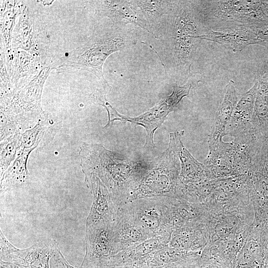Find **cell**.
Masks as SVG:
<instances>
[{
	"label": "cell",
	"instance_id": "obj_1",
	"mask_svg": "<svg viewBox=\"0 0 268 268\" xmlns=\"http://www.w3.org/2000/svg\"><path fill=\"white\" fill-rule=\"evenodd\" d=\"M79 155L84 176H97L117 205L127 201L147 168L148 163L132 161L100 144L83 142Z\"/></svg>",
	"mask_w": 268,
	"mask_h": 268
},
{
	"label": "cell",
	"instance_id": "obj_2",
	"mask_svg": "<svg viewBox=\"0 0 268 268\" xmlns=\"http://www.w3.org/2000/svg\"><path fill=\"white\" fill-rule=\"evenodd\" d=\"M193 8L206 31L231 28H252L268 23L261 0H198Z\"/></svg>",
	"mask_w": 268,
	"mask_h": 268
},
{
	"label": "cell",
	"instance_id": "obj_3",
	"mask_svg": "<svg viewBox=\"0 0 268 268\" xmlns=\"http://www.w3.org/2000/svg\"><path fill=\"white\" fill-rule=\"evenodd\" d=\"M125 46V42L120 37L96 32L60 60L54 68L58 73L87 71L94 74L106 89L109 85L103 75L104 63L111 54L122 50Z\"/></svg>",
	"mask_w": 268,
	"mask_h": 268
},
{
	"label": "cell",
	"instance_id": "obj_4",
	"mask_svg": "<svg viewBox=\"0 0 268 268\" xmlns=\"http://www.w3.org/2000/svg\"><path fill=\"white\" fill-rule=\"evenodd\" d=\"M175 150L168 145L159 156L148 163L146 171L126 202L154 197L176 198L181 168Z\"/></svg>",
	"mask_w": 268,
	"mask_h": 268
},
{
	"label": "cell",
	"instance_id": "obj_5",
	"mask_svg": "<svg viewBox=\"0 0 268 268\" xmlns=\"http://www.w3.org/2000/svg\"><path fill=\"white\" fill-rule=\"evenodd\" d=\"M127 203L135 221L152 237L174 231L173 197L146 198Z\"/></svg>",
	"mask_w": 268,
	"mask_h": 268
},
{
	"label": "cell",
	"instance_id": "obj_6",
	"mask_svg": "<svg viewBox=\"0 0 268 268\" xmlns=\"http://www.w3.org/2000/svg\"><path fill=\"white\" fill-rule=\"evenodd\" d=\"M95 101L103 106L108 112V121L104 128L109 127L115 121L122 123L130 122L134 125L143 127L146 132V141L144 146L155 147L153 136L155 131L162 124L168 114L174 109L165 99L148 111L136 117H130L120 114L107 101L105 94L98 91L93 95Z\"/></svg>",
	"mask_w": 268,
	"mask_h": 268
},
{
	"label": "cell",
	"instance_id": "obj_7",
	"mask_svg": "<svg viewBox=\"0 0 268 268\" xmlns=\"http://www.w3.org/2000/svg\"><path fill=\"white\" fill-rule=\"evenodd\" d=\"M85 253L80 267L100 268L110 257L121 252L114 224H104L86 228Z\"/></svg>",
	"mask_w": 268,
	"mask_h": 268
},
{
	"label": "cell",
	"instance_id": "obj_8",
	"mask_svg": "<svg viewBox=\"0 0 268 268\" xmlns=\"http://www.w3.org/2000/svg\"><path fill=\"white\" fill-rule=\"evenodd\" d=\"M175 53L178 67L190 69L193 56L201 39L196 36L203 35L199 30L193 15L185 6L180 7L176 16Z\"/></svg>",
	"mask_w": 268,
	"mask_h": 268
},
{
	"label": "cell",
	"instance_id": "obj_9",
	"mask_svg": "<svg viewBox=\"0 0 268 268\" xmlns=\"http://www.w3.org/2000/svg\"><path fill=\"white\" fill-rule=\"evenodd\" d=\"M238 102L234 82L230 80L226 87L223 101L219 107L214 121L208 143L209 152L205 164H209L218 157L227 147L229 142H224L222 137Z\"/></svg>",
	"mask_w": 268,
	"mask_h": 268
},
{
	"label": "cell",
	"instance_id": "obj_10",
	"mask_svg": "<svg viewBox=\"0 0 268 268\" xmlns=\"http://www.w3.org/2000/svg\"><path fill=\"white\" fill-rule=\"evenodd\" d=\"M84 182L92 193L93 199L86 221V228L100 224H114L117 205L108 190L94 175L84 176Z\"/></svg>",
	"mask_w": 268,
	"mask_h": 268
},
{
	"label": "cell",
	"instance_id": "obj_11",
	"mask_svg": "<svg viewBox=\"0 0 268 268\" xmlns=\"http://www.w3.org/2000/svg\"><path fill=\"white\" fill-rule=\"evenodd\" d=\"M171 234L156 236L126 249L108 258L101 268L122 265L147 267L146 263L158 250L169 245Z\"/></svg>",
	"mask_w": 268,
	"mask_h": 268
},
{
	"label": "cell",
	"instance_id": "obj_12",
	"mask_svg": "<svg viewBox=\"0 0 268 268\" xmlns=\"http://www.w3.org/2000/svg\"><path fill=\"white\" fill-rule=\"evenodd\" d=\"M184 131L170 133L169 145L176 153L181 163L179 186H194L208 179L205 165L199 162L189 152L181 141Z\"/></svg>",
	"mask_w": 268,
	"mask_h": 268
},
{
	"label": "cell",
	"instance_id": "obj_13",
	"mask_svg": "<svg viewBox=\"0 0 268 268\" xmlns=\"http://www.w3.org/2000/svg\"><path fill=\"white\" fill-rule=\"evenodd\" d=\"M96 1V13L100 17H108L114 23L137 25L147 31L148 24L134 1L97 0Z\"/></svg>",
	"mask_w": 268,
	"mask_h": 268
},
{
	"label": "cell",
	"instance_id": "obj_14",
	"mask_svg": "<svg viewBox=\"0 0 268 268\" xmlns=\"http://www.w3.org/2000/svg\"><path fill=\"white\" fill-rule=\"evenodd\" d=\"M114 229L121 251L152 238L135 221L127 203L117 206Z\"/></svg>",
	"mask_w": 268,
	"mask_h": 268
},
{
	"label": "cell",
	"instance_id": "obj_15",
	"mask_svg": "<svg viewBox=\"0 0 268 268\" xmlns=\"http://www.w3.org/2000/svg\"><path fill=\"white\" fill-rule=\"evenodd\" d=\"M196 38L218 43L233 52L241 51L250 45H261L256 32L248 27L208 30L203 35L196 36Z\"/></svg>",
	"mask_w": 268,
	"mask_h": 268
},
{
	"label": "cell",
	"instance_id": "obj_16",
	"mask_svg": "<svg viewBox=\"0 0 268 268\" xmlns=\"http://www.w3.org/2000/svg\"><path fill=\"white\" fill-rule=\"evenodd\" d=\"M258 89V82L256 81L253 86L242 95L234 108L225 134L236 137L252 129V120Z\"/></svg>",
	"mask_w": 268,
	"mask_h": 268
},
{
	"label": "cell",
	"instance_id": "obj_17",
	"mask_svg": "<svg viewBox=\"0 0 268 268\" xmlns=\"http://www.w3.org/2000/svg\"><path fill=\"white\" fill-rule=\"evenodd\" d=\"M54 241L37 243L26 249L17 248L12 262L27 268H50Z\"/></svg>",
	"mask_w": 268,
	"mask_h": 268
},
{
	"label": "cell",
	"instance_id": "obj_18",
	"mask_svg": "<svg viewBox=\"0 0 268 268\" xmlns=\"http://www.w3.org/2000/svg\"><path fill=\"white\" fill-rule=\"evenodd\" d=\"M53 122L45 112L35 126L21 134L23 149H35L49 144L55 135Z\"/></svg>",
	"mask_w": 268,
	"mask_h": 268
},
{
	"label": "cell",
	"instance_id": "obj_19",
	"mask_svg": "<svg viewBox=\"0 0 268 268\" xmlns=\"http://www.w3.org/2000/svg\"><path fill=\"white\" fill-rule=\"evenodd\" d=\"M256 79L258 82V89L252 126V129L262 133L266 131V122L268 118V70L265 66L259 71Z\"/></svg>",
	"mask_w": 268,
	"mask_h": 268
},
{
	"label": "cell",
	"instance_id": "obj_20",
	"mask_svg": "<svg viewBox=\"0 0 268 268\" xmlns=\"http://www.w3.org/2000/svg\"><path fill=\"white\" fill-rule=\"evenodd\" d=\"M33 149H23L1 177L0 192L25 183L29 176L27 168L28 157Z\"/></svg>",
	"mask_w": 268,
	"mask_h": 268
},
{
	"label": "cell",
	"instance_id": "obj_21",
	"mask_svg": "<svg viewBox=\"0 0 268 268\" xmlns=\"http://www.w3.org/2000/svg\"><path fill=\"white\" fill-rule=\"evenodd\" d=\"M22 133L0 141V177L23 150Z\"/></svg>",
	"mask_w": 268,
	"mask_h": 268
},
{
	"label": "cell",
	"instance_id": "obj_22",
	"mask_svg": "<svg viewBox=\"0 0 268 268\" xmlns=\"http://www.w3.org/2000/svg\"><path fill=\"white\" fill-rule=\"evenodd\" d=\"M148 25L157 22L162 15L172 9L175 1L135 0Z\"/></svg>",
	"mask_w": 268,
	"mask_h": 268
},
{
	"label": "cell",
	"instance_id": "obj_23",
	"mask_svg": "<svg viewBox=\"0 0 268 268\" xmlns=\"http://www.w3.org/2000/svg\"><path fill=\"white\" fill-rule=\"evenodd\" d=\"M50 268H81L71 265L62 254L56 241L53 243L52 254L50 261Z\"/></svg>",
	"mask_w": 268,
	"mask_h": 268
},
{
	"label": "cell",
	"instance_id": "obj_24",
	"mask_svg": "<svg viewBox=\"0 0 268 268\" xmlns=\"http://www.w3.org/2000/svg\"><path fill=\"white\" fill-rule=\"evenodd\" d=\"M191 88V84L183 86L175 85L173 87L172 93L166 99L169 104L175 109L182 99L189 94Z\"/></svg>",
	"mask_w": 268,
	"mask_h": 268
},
{
	"label": "cell",
	"instance_id": "obj_25",
	"mask_svg": "<svg viewBox=\"0 0 268 268\" xmlns=\"http://www.w3.org/2000/svg\"><path fill=\"white\" fill-rule=\"evenodd\" d=\"M252 28L256 32L261 45L268 48V23Z\"/></svg>",
	"mask_w": 268,
	"mask_h": 268
},
{
	"label": "cell",
	"instance_id": "obj_26",
	"mask_svg": "<svg viewBox=\"0 0 268 268\" xmlns=\"http://www.w3.org/2000/svg\"><path fill=\"white\" fill-rule=\"evenodd\" d=\"M0 268H27L14 263L5 262L0 260Z\"/></svg>",
	"mask_w": 268,
	"mask_h": 268
},
{
	"label": "cell",
	"instance_id": "obj_27",
	"mask_svg": "<svg viewBox=\"0 0 268 268\" xmlns=\"http://www.w3.org/2000/svg\"><path fill=\"white\" fill-rule=\"evenodd\" d=\"M81 268V267H80ZM100 268H147V267L136 265H122L110 267H103Z\"/></svg>",
	"mask_w": 268,
	"mask_h": 268
},
{
	"label": "cell",
	"instance_id": "obj_28",
	"mask_svg": "<svg viewBox=\"0 0 268 268\" xmlns=\"http://www.w3.org/2000/svg\"><path fill=\"white\" fill-rule=\"evenodd\" d=\"M261 5L263 11L268 16V0H261Z\"/></svg>",
	"mask_w": 268,
	"mask_h": 268
},
{
	"label": "cell",
	"instance_id": "obj_29",
	"mask_svg": "<svg viewBox=\"0 0 268 268\" xmlns=\"http://www.w3.org/2000/svg\"><path fill=\"white\" fill-rule=\"evenodd\" d=\"M267 267H268V257L267 262Z\"/></svg>",
	"mask_w": 268,
	"mask_h": 268
},
{
	"label": "cell",
	"instance_id": "obj_30",
	"mask_svg": "<svg viewBox=\"0 0 268 268\" xmlns=\"http://www.w3.org/2000/svg\"><path fill=\"white\" fill-rule=\"evenodd\" d=\"M268 268V267H266V268Z\"/></svg>",
	"mask_w": 268,
	"mask_h": 268
},
{
	"label": "cell",
	"instance_id": "obj_31",
	"mask_svg": "<svg viewBox=\"0 0 268 268\" xmlns=\"http://www.w3.org/2000/svg\"><path fill=\"white\" fill-rule=\"evenodd\" d=\"M267 62L268 63V60Z\"/></svg>",
	"mask_w": 268,
	"mask_h": 268
},
{
	"label": "cell",
	"instance_id": "obj_32",
	"mask_svg": "<svg viewBox=\"0 0 268 268\" xmlns=\"http://www.w3.org/2000/svg\"></svg>",
	"mask_w": 268,
	"mask_h": 268
}]
</instances>
